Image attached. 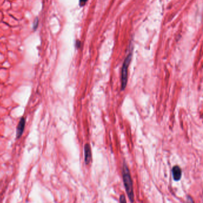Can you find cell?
<instances>
[{
    "instance_id": "277c9868",
    "label": "cell",
    "mask_w": 203,
    "mask_h": 203,
    "mask_svg": "<svg viewBox=\"0 0 203 203\" xmlns=\"http://www.w3.org/2000/svg\"><path fill=\"white\" fill-rule=\"evenodd\" d=\"M25 123H26V119L25 117H22L18 126L17 127V130H16V137L17 138H19L23 133V130L25 129Z\"/></svg>"
},
{
    "instance_id": "5b68a950",
    "label": "cell",
    "mask_w": 203,
    "mask_h": 203,
    "mask_svg": "<svg viewBox=\"0 0 203 203\" xmlns=\"http://www.w3.org/2000/svg\"><path fill=\"white\" fill-rule=\"evenodd\" d=\"M173 178L175 181L179 180L182 176V170L178 166H174L172 169Z\"/></svg>"
},
{
    "instance_id": "3957f363",
    "label": "cell",
    "mask_w": 203,
    "mask_h": 203,
    "mask_svg": "<svg viewBox=\"0 0 203 203\" xmlns=\"http://www.w3.org/2000/svg\"><path fill=\"white\" fill-rule=\"evenodd\" d=\"M84 155L85 164L89 165L92 160V153L90 145L88 144H86L84 147Z\"/></svg>"
},
{
    "instance_id": "6da1fadb",
    "label": "cell",
    "mask_w": 203,
    "mask_h": 203,
    "mask_svg": "<svg viewBox=\"0 0 203 203\" xmlns=\"http://www.w3.org/2000/svg\"><path fill=\"white\" fill-rule=\"evenodd\" d=\"M122 173H123V179L124 185L126 189V193L128 194V196L129 197V200L130 202L134 201V189H133V184H132V180L131 178L130 173L129 172L128 167L126 164H124L123 165V170H122Z\"/></svg>"
},
{
    "instance_id": "8992f818",
    "label": "cell",
    "mask_w": 203,
    "mask_h": 203,
    "mask_svg": "<svg viewBox=\"0 0 203 203\" xmlns=\"http://www.w3.org/2000/svg\"><path fill=\"white\" fill-rule=\"evenodd\" d=\"M126 198L124 195H121L120 197V202H126Z\"/></svg>"
},
{
    "instance_id": "ba28073f",
    "label": "cell",
    "mask_w": 203,
    "mask_h": 203,
    "mask_svg": "<svg viewBox=\"0 0 203 203\" xmlns=\"http://www.w3.org/2000/svg\"><path fill=\"white\" fill-rule=\"evenodd\" d=\"M38 23V19H36V22H35V23H34V25H35V26H35V29L37 28Z\"/></svg>"
},
{
    "instance_id": "7a4b0ae2",
    "label": "cell",
    "mask_w": 203,
    "mask_h": 203,
    "mask_svg": "<svg viewBox=\"0 0 203 203\" xmlns=\"http://www.w3.org/2000/svg\"><path fill=\"white\" fill-rule=\"evenodd\" d=\"M131 60V53H130L126 57L124 62L123 63L122 69V76H121V89L124 90L127 85L128 82V69L130 62Z\"/></svg>"
},
{
    "instance_id": "52a82bcc",
    "label": "cell",
    "mask_w": 203,
    "mask_h": 203,
    "mask_svg": "<svg viewBox=\"0 0 203 203\" xmlns=\"http://www.w3.org/2000/svg\"><path fill=\"white\" fill-rule=\"evenodd\" d=\"M88 0H80V5L82 6L83 5H84L86 3Z\"/></svg>"
}]
</instances>
